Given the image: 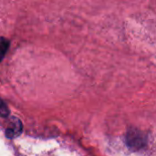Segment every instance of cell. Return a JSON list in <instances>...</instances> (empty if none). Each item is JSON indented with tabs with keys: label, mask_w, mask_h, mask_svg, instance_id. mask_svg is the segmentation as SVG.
Wrapping results in <instances>:
<instances>
[{
	"label": "cell",
	"mask_w": 156,
	"mask_h": 156,
	"mask_svg": "<svg viewBox=\"0 0 156 156\" xmlns=\"http://www.w3.org/2000/svg\"><path fill=\"white\" fill-rule=\"evenodd\" d=\"M22 133V123L18 119H13L9 127L5 131V135L9 139L17 137Z\"/></svg>",
	"instance_id": "2"
},
{
	"label": "cell",
	"mask_w": 156,
	"mask_h": 156,
	"mask_svg": "<svg viewBox=\"0 0 156 156\" xmlns=\"http://www.w3.org/2000/svg\"><path fill=\"white\" fill-rule=\"evenodd\" d=\"M9 46H10L9 40L4 37H0V62L3 60V58L6 55Z\"/></svg>",
	"instance_id": "3"
},
{
	"label": "cell",
	"mask_w": 156,
	"mask_h": 156,
	"mask_svg": "<svg viewBox=\"0 0 156 156\" xmlns=\"http://www.w3.org/2000/svg\"><path fill=\"white\" fill-rule=\"evenodd\" d=\"M8 114V109H7V106L5 104V102L0 99V115L1 116H7Z\"/></svg>",
	"instance_id": "4"
},
{
	"label": "cell",
	"mask_w": 156,
	"mask_h": 156,
	"mask_svg": "<svg viewBox=\"0 0 156 156\" xmlns=\"http://www.w3.org/2000/svg\"><path fill=\"white\" fill-rule=\"evenodd\" d=\"M126 144L133 150H140L147 144V137L141 131L130 130L126 134Z\"/></svg>",
	"instance_id": "1"
}]
</instances>
